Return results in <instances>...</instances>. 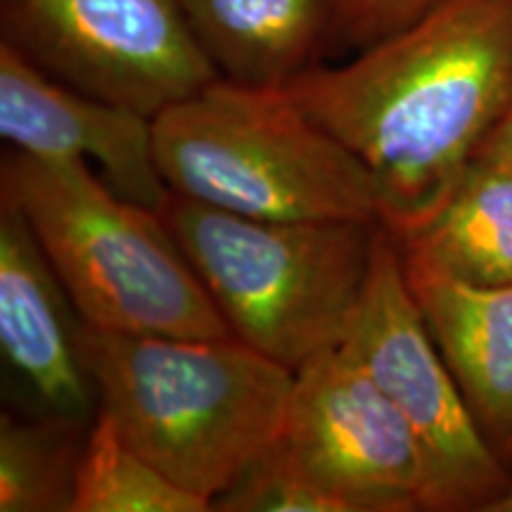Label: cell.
Listing matches in <instances>:
<instances>
[{"mask_svg": "<svg viewBox=\"0 0 512 512\" xmlns=\"http://www.w3.org/2000/svg\"><path fill=\"white\" fill-rule=\"evenodd\" d=\"M287 98L366 164L396 238L444 207L512 107V0H437Z\"/></svg>", "mask_w": 512, "mask_h": 512, "instance_id": "cell-1", "label": "cell"}, {"mask_svg": "<svg viewBox=\"0 0 512 512\" xmlns=\"http://www.w3.org/2000/svg\"><path fill=\"white\" fill-rule=\"evenodd\" d=\"M81 354L128 444L211 503L285 434L294 370L238 337H152L88 328Z\"/></svg>", "mask_w": 512, "mask_h": 512, "instance_id": "cell-2", "label": "cell"}, {"mask_svg": "<svg viewBox=\"0 0 512 512\" xmlns=\"http://www.w3.org/2000/svg\"><path fill=\"white\" fill-rule=\"evenodd\" d=\"M0 197L22 211L83 325L233 337L164 216L117 195L88 164L12 150L0 164Z\"/></svg>", "mask_w": 512, "mask_h": 512, "instance_id": "cell-3", "label": "cell"}, {"mask_svg": "<svg viewBox=\"0 0 512 512\" xmlns=\"http://www.w3.org/2000/svg\"><path fill=\"white\" fill-rule=\"evenodd\" d=\"M159 214L240 342L292 370L344 342L380 221L252 219L176 192Z\"/></svg>", "mask_w": 512, "mask_h": 512, "instance_id": "cell-4", "label": "cell"}, {"mask_svg": "<svg viewBox=\"0 0 512 512\" xmlns=\"http://www.w3.org/2000/svg\"><path fill=\"white\" fill-rule=\"evenodd\" d=\"M152 121L176 195L252 219L380 221L366 164L283 88L219 79Z\"/></svg>", "mask_w": 512, "mask_h": 512, "instance_id": "cell-5", "label": "cell"}, {"mask_svg": "<svg viewBox=\"0 0 512 512\" xmlns=\"http://www.w3.org/2000/svg\"><path fill=\"white\" fill-rule=\"evenodd\" d=\"M342 347L418 439L430 479V512H486L512 484V472L472 418L408 285L399 240L382 223L366 290Z\"/></svg>", "mask_w": 512, "mask_h": 512, "instance_id": "cell-6", "label": "cell"}, {"mask_svg": "<svg viewBox=\"0 0 512 512\" xmlns=\"http://www.w3.org/2000/svg\"><path fill=\"white\" fill-rule=\"evenodd\" d=\"M0 34L53 79L152 119L221 79L181 0H0Z\"/></svg>", "mask_w": 512, "mask_h": 512, "instance_id": "cell-7", "label": "cell"}, {"mask_svg": "<svg viewBox=\"0 0 512 512\" xmlns=\"http://www.w3.org/2000/svg\"><path fill=\"white\" fill-rule=\"evenodd\" d=\"M283 437L358 512L430 510L418 439L342 344L294 370Z\"/></svg>", "mask_w": 512, "mask_h": 512, "instance_id": "cell-8", "label": "cell"}, {"mask_svg": "<svg viewBox=\"0 0 512 512\" xmlns=\"http://www.w3.org/2000/svg\"><path fill=\"white\" fill-rule=\"evenodd\" d=\"M0 136L46 162L100 166L117 195L162 211L169 202L157 164L155 121L53 79L0 41Z\"/></svg>", "mask_w": 512, "mask_h": 512, "instance_id": "cell-9", "label": "cell"}, {"mask_svg": "<svg viewBox=\"0 0 512 512\" xmlns=\"http://www.w3.org/2000/svg\"><path fill=\"white\" fill-rule=\"evenodd\" d=\"M69 297L15 204L0 197V347L48 415L86 420L98 401Z\"/></svg>", "mask_w": 512, "mask_h": 512, "instance_id": "cell-10", "label": "cell"}, {"mask_svg": "<svg viewBox=\"0 0 512 512\" xmlns=\"http://www.w3.org/2000/svg\"><path fill=\"white\" fill-rule=\"evenodd\" d=\"M406 278L486 444L512 472V285Z\"/></svg>", "mask_w": 512, "mask_h": 512, "instance_id": "cell-11", "label": "cell"}, {"mask_svg": "<svg viewBox=\"0 0 512 512\" xmlns=\"http://www.w3.org/2000/svg\"><path fill=\"white\" fill-rule=\"evenodd\" d=\"M197 43L221 79L283 88L330 46V0H181Z\"/></svg>", "mask_w": 512, "mask_h": 512, "instance_id": "cell-12", "label": "cell"}, {"mask_svg": "<svg viewBox=\"0 0 512 512\" xmlns=\"http://www.w3.org/2000/svg\"><path fill=\"white\" fill-rule=\"evenodd\" d=\"M396 240L411 273L477 287L512 285V164L484 147L444 207Z\"/></svg>", "mask_w": 512, "mask_h": 512, "instance_id": "cell-13", "label": "cell"}, {"mask_svg": "<svg viewBox=\"0 0 512 512\" xmlns=\"http://www.w3.org/2000/svg\"><path fill=\"white\" fill-rule=\"evenodd\" d=\"M83 420L0 415V512H72Z\"/></svg>", "mask_w": 512, "mask_h": 512, "instance_id": "cell-14", "label": "cell"}, {"mask_svg": "<svg viewBox=\"0 0 512 512\" xmlns=\"http://www.w3.org/2000/svg\"><path fill=\"white\" fill-rule=\"evenodd\" d=\"M211 503L190 494L138 453L107 413H95L76 470L72 512H209Z\"/></svg>", "mask_w": 512, "mask_h": 512, "instance_id": "cell-15", "label": "cell"}, {"mask_svg": "<svg viewBox=\"0 0 512 512\" xmlns=\"http://www.w3.org/2000/svg\"><path fill=\"white\" fill-rule=\"evenodd\" d=\"M219 512H358L285 437L261 453L214 501Z\"/></svg>", "mask_w": 512, "mask_h": 512, "instance_id": "cell-16", "label": "cell"}, {"mask_svg": "<svg viewBox=\"0 0 512 512\" xmlns=\"http://www.w3.org/2000/svg\"><path fill=\"white\" fill-rule=\"evenodd\" d=\"M437 0H330V46L363 50L420 17Z\"/></svg>", "mask_w": 512, "mask_h": 512, "instance_id": "cell-17", "label": "cell"}, {"mask_svg": "<svg viewBox=\"0 0 512 512\" xmlns=\"http://www.w3.org/2000/svg\"><path fill=\"white\" fill-rule=\"evenodd\" d=\"M486 150L496 152V155H501L503 159H508V162L512 164V107L503 117L501 124H498L494 136L489 138Z\"/></svg>", "mask_w": 512, "mask_h": 512, "instance_id": "cell-18", "label": "cell"}, {"mask_svg": "<svg viewBox=\"0 0 512 512\" xmlns=\"http://www.w3.org/2000/svg\"><path fill=\"white\" fill-rule=\"evenodd\" d=\"M486 512H512V484L486 508Z\"/></svg>", "mask_w": 512, "mask_h": 512, "instance_id": "cell-19", "label": "cell"}]
</instances>
